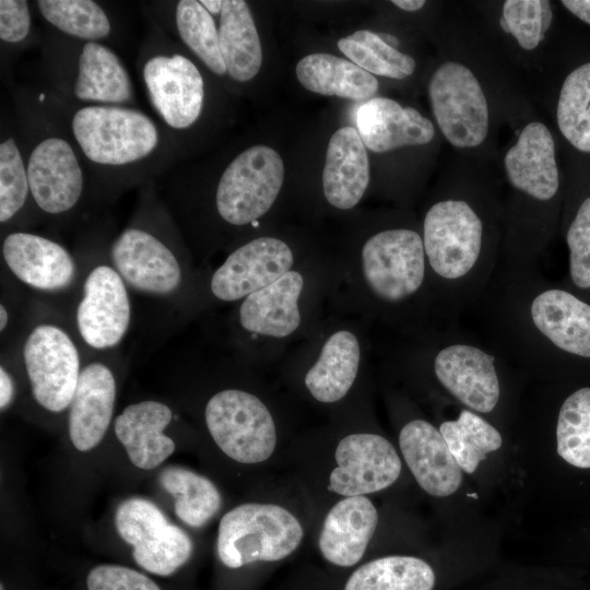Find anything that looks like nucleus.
I'll return each mask as SVG.
<instances>
[{"instance_id": "nucleus-1", "label": "nucleus", "mask_w": 590, "mask_h": 590, "mask_svg": "<svg viewBox=\"0 0 590 590\" xmlns=\"http://www.w3.org/2000/svg\"><path fill=\"white\" fill-rule=\"evenodd\" d=\"M39 99L63 126L82 161L95 172H139L162 156L168 135L144 111L121 105L70 103L50 93Z\"/></svg>"}, {"instance_id": "nucleus-2", "label": "nucleus", "mask_w": 590, "mask_h": 590, "mask_svg": "<svg viewBox=\"0 0 590 590\" xmlns=\"http://www.w3.org/2000/svg\"><path fill=\"white\" fill-rule=\"evenodd\" d=\"M47 50L51 93L75 104L130 106L134 88L120 57L104 43L81 42L63 35Z\"/></svg>"}, {"instance_id": "nucleus-3", "label": "nucleus", "mask_w": 590, "mask_h": 590, "mask_svg": "<svg viewBox=\"0 0 590 590\" xmlns=\"http://www.w3.org/2000/svg\"><path fill=\"white\" fill-rule=\"evenodd\" d=\"M139 71L149 103L169 138L197 123L205 101L203 75L189 57L172 47L166 36H153L146 42Z\"/></svg>"}, {"instance_id": "nucleus-4", "label": "nucleus", "mask_w": 590, "mask_h": 590, "mask_svg": "<svg viewBox=\"0 0 590 590\" xmlns=\"http://www.w3.org/2000/svg\"><path fill=\"white\" fill-rule=\"evenodd\" d=\"M304 529L297 517L276 504L246 503L220 521L216 551L228 568L253 562H276L302 543Z\"/></svg>"}, {"instance_id": "nucleus-5", "label": "nucleus", "mask_w": 590, "mask_h": 590, "mask_svg": "<svg viewBox=\"0 0 590 590\" xmlns=\"http://www.w3.org/2000/svg\"><path fill=\"white\" fill-rule=\"evenodd\" d=\"M45 113L48 125L45 119L46 127L38 126L32 132L34 137L24 155L31 197L43 212L57 215L78 204L84 191L85 174L69 134L48 118L46 109Z\"/></svg>"}, {"instance_id": "nucleus-6", "label": "nucleus", "mask_w": 590, "mask_h": 590, "mask_svg": "<svg viewBox=\"0 0 590 590\" xmlns=\"http://www.w3.org/2000/svg\"><path fill=\"white\" fill-rule=\"evenodd\" d=\"M208 430L231 459L253 464L268 460L276 446V429L266 404L237 389L215 393L205 406Z\"/></svg>"}, {"instance_id": "nucleus-7", "label": "nucleus", "mask_w": 590, "mask_h": 590, "mask_svg": "<svg viewBox=\"0 0 590 590\" xmlns=\"http://www.w3.org/2000/svg\"><path fill=\"white\" fill-rule=\"evenodd\" d=\"M284 179L280 154L256 144L237 154L224 168L215 191L220 216L233 225L256 222L274 203Z\"/></svg>"}, {"instance_id": "nucleus-8", "label": "nucleus", "mask_w": 590, "mask_h": 590, "mask_svg": "<svg viewBox=\"0 0 590 590\" xmlns=\"http://www.w3.org/2000/svg\"><path fill=\"white\" fill-rule=\"evenodd\" d=\"M428 95L435 120L447 141L459 149L475 148L488 132V105L474 73L447 61L430 78Z\"/></svg>"}, {"instance_id": "nucleus-9", "label": "nucleus", "mask_w": 590, "mask_h": 590, "mask_svg": "<svg viewBox=\"0 0 590 590\" xmlns=\"http://www.w3.org/2000/svg\"><path fill=\"white\" fill-rule=\"evenodd\" d=\"M115 524L120 538L132 545L135 563L160 576H169L191 556L190 536L169 523L152 502L132 497L122 502L116 511Z\"/></svg>"}, {"instance_id": "nucleus-10", "label": "nucleus", "mask_w": 590, "mask_h": 590, "mask_svg": "<svg viewBox=\"0 0 590 590\" xmlns=\"http://www.w3.org/2000/svg\"><path fill=\"white\" fill-rule=\"evenodd\" d=\"M423 244L432 269L446 280H459L475 267L483 224L464 200L447 199L432 205L424 219Z\"/></svg>"}, {"instance_id": "nucleus-11", "label": "nucleus", "mask_w": 590, "mask_h": 590, "mask_svg": "<svg viewBox=\"0 0 590 590\" xmlns=\"http://www.w3.org/2000/svg\"><path fill=\"white\" fill-rule=\"evenodd\" d=\"M362 266L366 283L379 298L403 300L421 287L425 276L423 239L405 228L379 232L363 246Z\"/></svg>"}, {"instance_id": "nucleus-12", "label": "nucleus", "mask_w": 590, "mask_h": 590, "mask_svg": "<svg viewBox=\"0 0 590 590\" xmlns=\"http://www.w3.org/2000/svg\"><path fill=\"white\" fill-rule=\"evenodd\" d=\"M23 357L39 405L50 412H61L72 401L80 377L78 350L60 328L40 324L28 335Z\"/></svg>"}, {"instance_id": "nucleus-13", "label": "nucleus", "mask_w": 590, "mask_h": 590, "mask_svg": "<svg viewBox=\"0 0 590 590\" xmlns=\"http://www.w3.org/2000/svg\"><path fill=\"white\" fill-rule=\"evenodd\" d=\"M334 460L328 489L343 497L382 491L398 480L402 469L392 444L370 433L343 437L335 448Z\"/></svg>"}, {"instance_id": "nucleus-14", "label": "nucleus", "mask_w": 590, "mask_h": 590, "mask_svg": "<svg viewBox=\"0 0 590 590\" xmlns=\"http://www.w3.org/2000/svg\"><path fill=\"white\" fill-rule=\"evenodd\" d=\"M293 253L282 240L256 238L233 251L211 279V290L221 300H237L272 284L290 271Z\"/></svg>"}, {"instance_id": "nucleus-15", "label": "nucleus", "mask_w": 590, "mask_h": 590, "mask_svg": "<svg viewBox=\"0 0 590 590\" xmlns=\"http://www.w3.org/2000/svg\"><path fill=\"white\" fill-rule=\"evenodd\" d=\"M84 296L76 310V324L92 347L115 346L130 321V303L122 278L107 266H98L84 283Z\"/></svg>"}, {"instance_id": "nucleus-16", "label": "nucleus", "mask_w": 590, "mask_h": 590, "mask_svg": "<svg viewBox=\"0 0 590 590\" xmlns=\"http://www.w3.org/2000/svg\"><path fill=\"white\" fill-rule=\"evenodd\" d=\"M110 256L120 276L139 291L168 294L181 282L180 267L173 251L145 229L122 231L111 246Z\"/></svg>"}, {"instance_id": "nucleus-17", "label": "nucleus", "mask_w": 590, "mask_h": 590, "mask_svg": "<svg viewBox=\"0 0 590 590\" xmlns=\"http://www.w3.org/2000/svg\"><path fill=\"white\" fill-rule=\"evenodd\" d=\"M438 381L458 401L480 413H488L499 400V381L494 358L469 344L440 350L434 361Z\"/></svg>"}, {"instance_id": "nucleus-18", "label": "nucleus", "mask_w": 590, "mask_h": 590, "mask_svg": "<svg viewBox=\"0 0 590 590\" xmlns=\"http://www.w3.org/2000/svg\"><path fill=\"white\" fill-rule=\"evenodd\" d=\"M399 445L406 465L426 493L446 497L459 488L462 469L434 425L424 420L409 422L400 432Z\"/></svg>"}, {"instance_id": "nucleus-19", "label": "nucleus", "mask_w": 590, "mask_h": 590, "mask_svg": "<svg viewBox=\"0 0 590 590\" xmlns=\"http://www.w3.org/2000/svg\"><path fill=\"white\" fill-rule=\"evenodd\" d=\"M504 166L511 186L535 200L547 201L558 190L555 143L542 122H530L521 130L505 155Z\"/></svg>"}, {"instance_id": "nucleus-20", "label": "nucleus", "mask_w": 590, "mask_h": 590, "mask_svg": "<svg viewBox=\"0 0 590 590\" xmlns=\"http://www.w3.org/2000/svg\"><path fill=\"white\" fill-rule=\"evenodd\" d=\"M2 255L12 273L37 290H62L74 278L75 263L68 250L36 234H9L2 244Z\"/></svg>"}, {"instance_id": "nucleus-21", "label": "nucleus", "mask_w": 590, "mask_h": 590, "mask_svg": "<svg viewBox=\"0 0 590 590\" xmlns=\"http://www.w3.org/2000/svg\"><path fill=\"white\" fill-rule=\"evenodd\" d=\"M377 524L378 512L368 497H344L324 517L318 538L319 551L329 563L351 567L364 556Z\"/></svg>"}, {"instance_id": "nucleus-22", "label": "nucleus", "mask_w": 590, "mask_h": 590, "mask_svg": "<svg viewBox=\"0 0 590 590\" xmlns=\"http://www.w3.org/2000/svg\"><path fill=\"white\" fill-rule=\"evenodd\" d=\"M357 131L367 149L376 153L429 143L433 122L412 107L386 97H374L356 111Z\"/></svg>"}, {"instance_id": "nucleus-23", "label": "nucleus", "mask_w": 590, "mask_h": 590, "mask_svg": "<svg viewBox=\"0 0 590 590\" xmlns=\"http://www.w3.org/2000/svg\"><path fill=\"white\" fill-rule=\"evenodd\" d=\"M115 399L116 381L110 369L101 363L84 367L69 405V436L78 450L87 451L103 439Z\"/></svg>"}, {"instance_id": "nucleus-24", "label": "nucleus", "mask_w": 590, "mask_h": 590, "mask_svg": "<svg viewBox=\"0 0 590 590\" xmlns=\"http://www.w3.org/2000/svg\"><path fill=\"white\" fill-rule=\"evenodd\" d=\"M369 182L366 146L353 127H342L331 137L322 173L327 201L341 210L355 206Z\"/></svg>"}, {"instance_id": "nucleus-25", "label": "nucleus", "mask_w": 590, "mask_h": 590, "mask_svg": "<svg viewBox=\"0 0 590 590\" xmlns=\"http://www.w3.org/2000/svg\"><path fill=\"white\" fill-rule=\"evenodd\" d=\"M535 329L564 352L590 357V305L573 294L550 288L530 305Z\"/></svg>"}, {"instance_id": "nucleus-26", "label": "nucleus", "mask_w": 590, "mask_h": 590, "mask_svg": "<svg viewBox=\"0 0 590 590\" xmlns=\"http://www.w3.org/2000/svg\"><path fill=\"white\" fill-rule=\"evenodd\" d=\"M170 421V409L157 401L131 404L117 416L115 434L135 467L155 469L174 452V440L163 433Z\"/></svg>"}, {"instance_id": "nucleus-27", "label": "nucleus", "mask_w": 590, "mask_h": 590, "mask_svg": "<svg viewBox=\"0 0 590 590\" xmlns=\"http://www.w3.org/2000/svg\"><path fill=\"white\" fill-rule=\"evenodd\" d=\"M304 279L290 270L272 284L248 295L239 308V321L250 332L284 338L300 323L297 302Z\"/></svg>"}, {"instance_id": "nucleus-28", "label": "nucleus", "mask_w": 590, "mask_h": 590, "mask_svg": "<svg viewBox=\"0 0 590 590\" xmlns=\"http://www.w3.org/2000/svg\"><path fill=\"white\" fill-rule=\"evenodd\" d=\"M295 71L305 88L321 95L365 103L374 98L378 90L373 74L331 54L307 55L298 61Z\"/></svg>"}, {"instance_id": "nucleus-29", "label": "nucleus", "mask_w": 590, "mask_h": 590, "mask_svg": "<svg viewBox=\"0 0 590 590\" xmlns=\"http://www.w3.org/2000/svg\"><path fill=\"white\" fill-rule=\"evenodd\" d=\"M219 22V39L227 74L235 81L253 79L262 63V48L248 3L224 0Z\"/></svg>"}, {"instance_id": "nucleus-30", "label": "nucleus", "mask_w": 590, "mask_h": 590, "mask_svg": "<svg viewBox=\"0 0 590 590\" xmlns=\"http://www.w3.org/2000/svg\"><path fill=\"white\" fill-rule=\"evenodd\" d=\"M359 357L356 337L346 330L334 332L306 374V388L317 401L332 403L341 400L356 378Z\"/></svg>"}, {"instance_id": "nucleus-31", "label": "nucleus", "mask_w": 590, "mask_h": 590, "mask_svg": "<svg viewBox=\"0 0 590 590\" xmlns=\"http://www.w3.org/2000/svg\"><path fill=\"white\" fill-rule=\"evenodd\" d=\"M158 480L162 487L175 498L177 517L192 528L203 527L222 506V496L215 484L190 469L166 467Z\"/></svg>"}, {"instance_id": "nucleus-32", "label": "nucleus", "mask_w": 590, "mask_h": 590, "mask_svg": "<svg viewBox=\"0 0 590 590\" xmlns=\"http://www.w3.org/2000/svg\"><path fill=\"white\" fill-rule=\"evenodd\" d=\"M435 573L423 559L392 555L359 566L344 590H433Z\"/></svg>"}, {"instance_id": "nucleus-33", "label": "nucleus", "mask_w": 590, "mask_h": 590, "mask_svg": "<svg viewBox=\"0 0 590 590\" xmlns=\"http://www.w3.org/2000/svg\"><path fill=\"white\" fill-rule=\"evenodd\" d=\"M43 19L60 35L81 42L103 43L113 33L108 13L93 0H38Z\"/></svg>"}, {"instance_id": "nucleus-34", "label": "nucleus", "mask_w": 590, "mask_h": 590, "mask_svg": "<svg viewBox=\"0 0 590 590\" xmlns=\"http://www.w3.org/2000/svg\"><path fill=\"white\" fill-rule=\"evenodd\" d=\"M174 25L184 45L216 75L227 74L213 15L197 0H179L174 9Z\"/></svg>"}, {"instance_id": "nucleus-35", "label": "nucleus", "mask_w": 590, "mask_h": 590, "mask_svg": "<svg viewBox=\"0 0 590 590\" xmlns=\"http://www.w3.org/2000/svg\"><path fill=\"white\" fill-rule=\"evenodd\" d=\"M439 432L467 473H473L486 455L499 449L503 444L499 432L469 410H462L456 421L441 423Z\"/></svg>"}, {"instance_id": "nucleus-36", "label": "nucleus", "mask_w": 590, "mask_h": 590, "mask_svg": "<svg viewBox=\"0 0 590 590\" xmlns=\"http://www.w3.org/2000/svg\"><path fill=\"white\" fill-rule=\"evenodd\" d=\"M339 49L370 74L401 80L410 76L415 60L387 44L380 34L361 30L338 40Z\"/></svg>"}, {"instance_id": "nucleus-37", "label": "nucleus", "mask_w": 590, "mask_h": 590, "mask_svg": "<svg viewBox=\"0 0 590 590\" xmlns=\"http://www.w3.org/2000/svg\"><path fill=\"white\" fill-rule=\"evenodd\" d=\"M556 118L565 139L577 150L590 153V62L566 76L558 96Z\"/></svg>"}, {"instance_id": "nucleus-38", "label": "nucleus", "mask_w": 590, "mask_h": 590, "mask_svg": "<svg viewBox=\"0 0 590 590\" xmlns=\"http://www.w3.org/2000/svg\"><path fill=\"white\" fill-rule=\"evenodd\" d=\"M556 439L557 452L566 462L590 468V388L573 392L562 404Z\"/></svg>"}, {"instance_id": "nucleus-39", "label": "nucleus", "mask_w": 590, "mask_h": 590, "mask_svg": "<svg viewBox=\"0 0 590 590\" xmlns=\"http://www.w3.org/2000/svg\"><path fill=\"white\" fill-rule=\"evenodd\" d=\"M31 194L25 155L14 134L0 142V222H9Z\"/></svg>"}, {"instance_id": "nucleus-40", "label": "nucleus", "mask_w": 590, "mask_h": 590, "mask_svg": "<svg viewBox=\"0 0 590 590\" xmlns=\"http://www.w3.org/2000/svg\"><path fill=\"white\" fill-rule=\"evenodd\" d=\"M552 21V10L545 0H507L503 5L500 25L519 46L532 50L543 40Z\"/></svg>"}, {"instance_id": "nucleus-41", "label": "nucleus", "mask_w": 590, "mask_h": 590, "mask_svg": "<svg viewBox=\"0 0 590 590\" xmlns=\"http://www.w3.org/2000/svg\"><path fill=\"white\" fill-rule=\"evenodd\" d=\"M566 240L571 280L580 288H590V197L578 209Z\"/></svg>"}, {"instance_id": "nucleus-42", "label": "nucleus", "mask_w": 590, "mask_h": 590, "mask_svg": "<svg viewBox=\"0 0 590 590\" xmlns=\"http://www.w3.org/2000/svg\"><path fill=\"white\" fill-rule=\"evenodd\" d=\"M88 590H161L148 576L119 565H99L86 579Z\"/></svg>"}, {"instance_id": "nucleus-43", "label": "nucleus", "mask_w": 590, "mask_h": 590, "mask_svg": "<svg viewBox=\"0 0 590 590\" xmlns=\"http://www.w3.org/2000/svg\"><path fill=\"white\" fill-rule=\"evenodd\" d=\"M32 31V14L26 0L0 1V39L5 45L25 42Z\"/></svg>"}, {"instance_id": "nucleus-44", "label": "nucleus", "mask_w": 590, "mask_h": 590, "mask_svg": "<svg viewBox=\"0 0 590 590\" xmlns=\"http://www.w3.org/2000/svg\"><path fill=\"white\" fill-rule=\"evenodd\" d=\"M13 381L8 371L1 367L0 368V408L1 410L5 409L12 401L13 398Z\"/></svg>"}, {"instance_id": "nucleus-45", "label": "nucleus", "mask_w": 590, "mask_h": 590, "mask_svg": "<svg viewBox=\"0 0 590 590\" xmlns=\"http://www.w3.org/2000/svg\"><path fill=\"white\" fill-rule=\"evenodd\" d=\"M562 4L578 19L590 25V0H563Z\"/></svg>"}, {"instance_id": "nucleus-46", "label": "nucleus", "mask_w": 590, "mask_h": 590, "mask_svg": "<svg viewBox=\"0 0 590 590\" xmlns=\"http://www.w3.org/2000/svg\"><path fill=\"white\" fill-rule=\"evenodd\" d=\"M391 2L396 7L409 12L417 11L425 4L424 0H393Z\"/></svg>"}, {"instance_id": "nucleus-47", "label": "nucleus", "mask_w": 590, "mask_h": 590, "mask_svg": "<svg viewBox=\"0 0 590 590\" xmlns=\"http://www.w3.org/2000/svg\"><path fill=\"white\" fill-rule=\"evenodd\" d=\"M200 2L212 15H219L221 13L223 5L222 0H201Z\"/></svg>"}, {"instance_id": "nucleus-48", "label": "nucleus", "mask_w": 590, "mask_h": 590, "mask_svg": "<svg viewBox=\"0 0 590 590\" xmlns=\"http://www.w3.org/2000/svg\"><path fill=\"white\" fill-rule=\"evenodd\" d=\"M8 323V311L3 305H0V330H3Z\"/></svg>"}]
</instances>
